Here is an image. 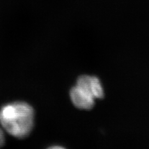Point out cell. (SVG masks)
Wrapping results in <instances>:
<instances>
[{"mask_svg":"<svg viewBox=\"0 0 149 149\" xmlns=\"http://www.w3.org/2000/svg\"><path fill=\"white\" fill-rule=\"evenodd\" d=\"M5 143V137H4V134L2 128L0 127V147L4 146Z\"/></svg>","mask_w":149,"mask_h":149,"instance_id":"3","label":"cell"},{"mask_svg":"<svg viewBox=\"0 0 149 149\" xmlns=\"http://www.w3.org/2000/svg\"><path fill=\"white\" fill-rule=\"evenodd\" d=\"M34 110L24 101H16L0 109V124L9 135L17 139L29 136L34 125Z\"/></svg>","mask_w":149,"mask_h":149,"instance_id":"1","label":"cell"},{"mask_svg":"<svg viewBox=\"0 0 149 149\" xmlns=\"http://www.w3.org/2000/svg\"><path fill=\"white\" fill-rule=\"evenodd\" d=\"M70 97L73 104L78 109L90 110L94 107L96 98L87 77H79L76 85L70 91Z\"/></svg>","mask_w":149,"mask_h":149,"instance_id":"2","label":"cell"}]
</instances>
